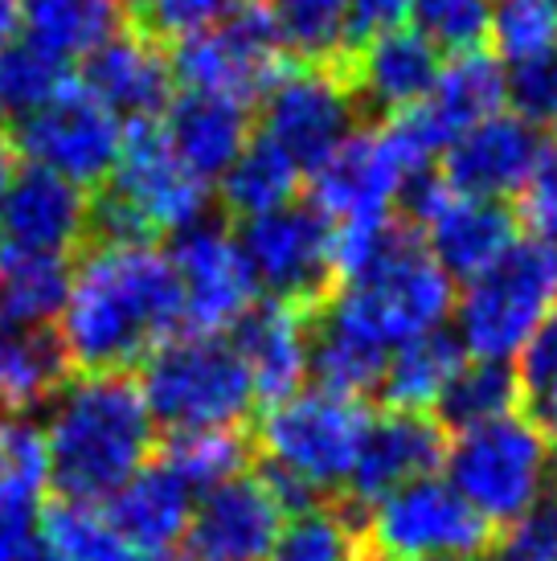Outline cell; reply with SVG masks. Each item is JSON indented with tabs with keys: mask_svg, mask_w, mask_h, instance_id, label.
<instances>
[{
	"mask_svg": "<svg viewBox=\"0 0 557 561\" xmlns=\"http://www.w3.org/2000/svg\"><path fill=\"white\" fill-rule=\"evenodd\" d=\"M365 431H370V410L361 398L311 386L287 402L266 405L254 451L263 468L292 476L325 500L349 483Z\"/></svg>",
	"mask_w": 557,
	"mask_h": 561,
	"instance_id": "obj_8",
	"label": "cell"
},
{
	"mask_svg": "<svg viewBox=\"0 0 557 561\" xmlns=\"http://www.w3.org/2000/svg\"><path fill=\"white\" fill-rule=\"evenodd\" d=\"M542 131L521 124L516 115H496L488 124L464 131L459 140H451L439 160V176L464 197L509 205V197H521L528 172L542 157Z\"/></svg>",
	"mask_w": 557,
	"mask_h": 561,
	"instance_id": "obj_21",
	"label": "cell"
},
{
	"mask_svg": "<svg viewBox=\"0 0 557 561\" xmlns=\"http://www.w3.org/2000/svg\"><path fill=\"white\" fill-rule=\"evenodd\" d=\"M172 79L189 94H209L247 107L250 99H263L271 82L287 66V49L263 0L238 4L234 13L214 21L209 30L181 37L169 54Z\"/></svg>",
	"mask_w": 557,
	"mask_h": 561,
	"instance_id": "obj_9",
	"label": "cell"
},
{
	"mask_svg": "<svg viewBox=\"0 0 557 561\" xmlns=\"http://www.w3.org/2000/svg\"><path fill=\"white\" fill-rule=\"evenodd\" d=\"M254 435L247 426H214V431H185V435H169L160 447V463L185 483L193 496H205L221 483L238 480L254 468Z\"/></svg>",
	"mask_w": 557,
	"mask_h": 561,
	"instance_id": "obj_31",
	"label": "cell"
},
{
	"mask_svg": "<svg viewBox=\"0 0 557 561\" xmlns=\"http://www.w3.org/2000/svg\"><path fill=\"white\" fill-rule=\"evenodd\" d=\"M525 405H528V419L537 422L545 435H549V443L557 447V377L545 386L542 393H533Z\"/></svg>",
	"mask_w": 557,
	"mask_h": 561,
	"instance_id": "obj_46",
	"label": "cell"
},
{
	"mask_svg": "<svg viewBox=\"0 0 557 561\" xmlns=\"http://www.w3.org/2000/svg\"><path fill=\"white\" fill-rule=\"evenodd\" d=\"M410 16V0H349V16H344V58L370 46L377 37L394 30H406ZM341 58V62H344Z\"/></svg>",
	"mask_w": 557,
	"mask_h": 561,
	"instance_id": "obj_44",
	"label": "cell"
},
{
	"mask_svg": "<svg viewBox=\"0 0 557 561\" xmlns=\"http://www.w3.org/2000/svg\"><path fill=\"white\" fill-rule=\"evenodd\" d=\"M337 66L349 79L356 107L394 119V115L427 103V94L434 91V79L443 70V54L418 30H394Z\"/></svg>",
	"mask_w": 557,
	"mask_h": 561,
	"instance_id": "obj_23",
	"label": "cell"
},
{
	"mask_svg": "<svg viewBox=\"0 0 557 561\" xmlns=\"http://www.w3.org/2000/svg\"><path fill=\"white\" fill-rule=\"evenodd\" d=\"M451 312L455 287L447 271L434 263L410 221H394L370 263L337 283L316 316L389 357L406 341L439 332Z\"/></svg>",
	"mask_w": 557,
	"mask_h": 561,
	"instance_id": "obj_3",
	"label": "cell"
},
{
	"mask_svg": "<svg viewBox=\"0 0 557 561\" xmlns=\"http://www.w3.org/2000/svg\"><path fill=\"white\" fill-rule=\"evenodd\" d=\"M70 62L37 49L25 37H13L0 49V115L25 119L30 111L46 107L54 94L70 87Z\"/></svg>",
	"mask_w": 557,
	"mask_h": 561,
	"instance_id": "obj_39",
	"label": "cell"
},
{
	"mask_svg": "<svg viewBox=\"0 0 557 561\" xmlns=\"http://www.w3.org/2000/svg\"><path fill=\"white\" fill-rule=\"evenodd\" d=\"M66 377L70 365L54 328L0 324V414L30 419L58 398Z\"/></svg>",
	"mask_w": 557,
	"mask_h": 561,
	"instance_id": "obj_27",
	"label": "cell"
},
{
	"mask_svg": "<svg viewBox=\"0 0 557 561\" xmlns=\"http://www.w3.org/2000/svg\"><path fill=\"white\" fill-rule=\"evenodd\" d=\"M238 247L266 299L316 316L337 291V226L316 205H283L242 221Z\"/></svg>",
	"mask_w": 557,
	"mask_h": 561,
	"instance_id": "obj_10",
	"label": "cell"
},
{
	"mask_svg": "<svg viewBox=\"0 0 557 561\" xmlns=\"http://www.w3.org/2000/svg\"><path fill=\"white\" fill-rule=\"evenodd\" d=\"M509 107L533 131H557V54L509 70Z\"/></svg>",
	"mask_w": 557,
	"mask_h": 561,
	"instance_id": "obj_41",
	"label": "cell"
},
{
	"mask_svg": "<svg viewBox=\"0 0 557 561\" xmlns=\"http://www.w3.org/2000/svg\"><path fill=\"white\" fill-rule=\"evenodd\" d=\"M467 353L451 332H427L418 341H406L394 348L382 369L377 393L386 410H406V414H434V405L451 386V377L464 369Z\"/></svg>",
	"mask_w": 557,
	"mask_h": 561,
	"instance_id": "obj_28",
	"label": "cell"
},
{
	"mask_svg": "<svg viewBox=\"0 0 557 561\" xmlns=\"http://www.w3.org/2000/svg\"><path fill=\"white\" fill-rule=\"evenodd\" d=\"M115 4H120L124 13H144V9H148V0H115Z\"/></svg>",
	"mask_w": 557,
	"mask_h": 561,
	"instance_id": "obj_51",
	"label": "cell"
},
{
	"mask_svg": "<svg viewBox=\"0 0 557 561\" xmlns=\"http://www.w3.org/2000/svg\"><path fill=\"white\" fill-rule=\"evenodd\" d=\"M516 381H521V398H533V393H542L549 381L557 377V308L542 320V328L528 336V344L521 348V357H516Z\"/></svg>",
	"mask_w": 557,
	"mask_h": 561,
	"instance_id": "obj_45",
	"label": "cell"
},
{
	"mask_svg": "<svg viewBox=\"0 0 557 561\" xmlns=\"http://www.w3.org/2000/svg\"><path fill=\"white\" fill-rule=\"evenodd\" d=\"M13 21H16L13 0H0V49L13 42Z\"/></svg>",
	"mask_w": 557,
	"mask_h": 561,
	"instance_id": "obj_48",
	"label": "cell"
},
{
	"mask_svg": "<svg viewBox=\"0 0 557 561\" xmlns=\"http://www.w3.org/2000/svg\"><path fill=\"white\" fill-rule=\"evenodd\" d=\"M181 332L185 304L164 250L152 242L87 247L54 332L75 374H124Z\"/></svg>",
	"mask_w": 557,
	"mask_h": 561,
	"instance_id": "obj_1",
	"label": "cell"
},
{
	"mask_svg": "<svg viewBox=\"0 0 557 561\" xmlns=\"http://www.w3.org/2000/svg\"><path fill=\"white\" fill-rule=\"evenodd\" d=\"M361 561H386V558H377V553H365V558H361Z\"/></svg>",
	"mask_w": 557,
	"mask_h": 561,
	"instance_id": "obj_53",
	"label": "cell"
},
{
	"mask_svg": "<svg viewBox=\"0 0 557 561\" xmlns=\"http://www.w3.org/2000/svg\"><path fill=\"white\" fill-rule=\"evenodd\" d=\"M21 561H58V558H54V553H49V546H46V541H37V546H33L30 553H25V558H21Z\"/></svg>",
	"mask_w": 557,
	"mask_h": 561,
	"instance_id": "obj_49",
	"label": "cell"
},
{
	"mask_svg": "<svg viewBox=\"0 0 557 561\" xmlns=\"http://www.w3.org/2000/svg\"><path fill=\"white\" fill-rule=\"evenodd\" d=\"M234 353L242 357L254 402L278 405L304 390L311 374V316L275 299L254 304L234 324Z\"/></svg>",
	"mask_w": 557,
	"mask_h": 561,
	"instance_id": "obj_22",
	"label": "cell"
},
{
	"mask_svg": "<svg viewBox=\"0 0 557 561\" xmlns=\"http://www.w3.org/2000/svg\"><path fill=\"white\" fill-rule=\"evenodd\" d=\"M139 393L156 426L169 435L242 426L254 410V390L242 357L221 336H172L144 357Z\"/></svg>",
	"mask_w": 557,
	"mask_h": 561,
	"instance_id": "obj_7",
	"label": "cell"
},
{
	"mask_svg": "<svg viewBox=\"0 0 557 561\" xmlns=\"http://www.w3.org/2000/svg\"><path fill=\"white\" fill-rule=\"evenodd\" d=\"M25 42L62 62L87 58L107 37L124 30V9L115 0H16Z\"/></svg>",
	"mask_w": 557,
	"mask_h": 561,
	"instance_id": "obj_29",
	"label": "cell"
},
{
	"mask_svg": "<svg viewBox=\"0 0 557 561\" xmlns=\"http://www.w3.org/2000/svg\"><path fill=\"white\" fill-rule=\"evenodd\" d=\"M365 553H370L365 513L341 500L287 516L266 561H361Z\"/></svg>",
	"mask_w": 557,
	"mask_h": 561,
	"instance_id": "obj_34",
	"label": "cell"
},
{
	"mask_svg": "<svg viewBox=\"0 0 557 561\" xmlns=\"http://www.w3.org/2000/svg\"><path fill=\"white\" fill-rule=\"evenodd\" d=\"M70 263L42 254H9L0 250V324L49 328L70 296Z\"/></svg>",
	"mask_w": 557,
	"mask_h": 561,
	"instance_id": "obj_32",
	"label": "cell"
},
{
	"mask_svg": "<svg viewBox=\"0 0 557 561\" xmlns=\"http://www.w3.org/2000/svg\"><path fill=\"white\" fill-rule=\"evenodd\" d=\"M217 181H221V205L242 221L263 218L271 209H283L299 193L295 160L283 148H275L266 136H250L247 148L238 152V160Z\"/></svg>",
	"mask_w": 557,
	"mask_h": 561,
	"instance_id": "obj_33",
	"label": "cell"
},
{
	"mask_svg": "<svg viewBox=\"0 0 557 561\" xmlns=\"http://www.w3.org/2000/svg\"><path fill=\"white\" fill-rule=\"evenodd\" d=\"M451 488L488 529H512L554 496L557 447L528 414H509L447 443Z\"/></svg>",
	"mask_w": 557,
	"mask_h": 561,
	"instance_id": "obj_5",
	"label": "cell"
},
{
	"mask_svg": "<svg viewBox=\"0 0 557 561\" xmlns=\"http://www.w3.org/2000/svg\"><path fill=\"white\" fill-rule=\"evenodd\" d=\"M42 541L58 561H132V549L111 525L107 508L82 500H54L37 520Z\"/></svg>",
	"mask_w": 557,
	"mask_h": 561,
	"instance_id": "obj_36",
	"label": "cell"
},
{
	"mask_svg": "<svg viewBox=\"0 0 557 561\" xmlns=\"http://www.w3.org/2000/svg\"><path fill=\"white\" fill-rule=\"evenodd\" d=\"M554 496H557V468H554Z\"/></svg>",
	"mask_w": 557,
	"mask_h": 561,
	"instance_id": "obj_55",
	"label": "cell"
},
{
	"mask_svg": "<svg viewBox=\"0 0 557 561\" xmlns=\"http://www.w3.org/2000/svg\"><path fill=\"white\" fill-rule=\"evenodd\" d=\"M209 214V181L181 164L160 119L124 131L120 164L91 197V247H132L181 234Z\"/></svg>",
	"mask_w": 557,
	"mask_h": 561,
	"instance_id": "obj_4",
	"label": "cell"
},
{
	"mask_svg": "<svg viewBox=\"0 0 557 561\" xmlns=\"http://www.w3.org/2000/svg\"><path fill=\"white\" fill-rule=\"evenodd\" d=\"M447 463V431L434 414H406L386 410L382 419H370L356 468L344 483V504L356 513H370L373 504L394 496L398 488L431 480Z\"/></svg>",
	"mask_w": 557,
	"mask_h": 561,
	"instance_id": "obj_18",
	"label": "cell"
},
{
	"mask_svg": "<svg viewBox=\"0 0 557 561\" xmlns=\"http://www.w3.org/2000/svg\"><path fill=\"white\" fill-rule=\"evenodd\" d=\"M107 516L127 541V549H139L144 558L172 553L177 541H185L189 520H193V492L156 459V463H144L111 496Z\"/></svg>",
	"mask_w": 557,
	"mask_h": 561,
	"instance_id": "obj_24",
	"label": "cell"
},
{
	"mask_svg": "<svg viewBox=\"0 0 557 561\" xmlns=\"http://www.w3.org/2000/svg\"><path fill=\"white\" fill-rule=\"evenodd\" d=\"M49 483L46 435L33 419L0 414V513L33 508Z\"/></svg>",
	"mask_w": 557,
	"mask_h": 561,
	"instance_id": "obj_38",
	"label": "cell"
},
{
	"mask_svg": "<svg viewBox=\"0 0 557 561\" xmlns=\"http://www.w3.org/2000/svg\"><path fill=\"white\" fill-rule=\"evenodd\" d=\"M504 107H509V70L488 49L455 54L451 62H443L434 91L422 103V111L447 140H459L471 127L504 115Z\"/></svg>",
	"mask_w": 557,
	"mask_h": 561,
	"instance_id": "obj_26",
	"label": "cell"
},
{
	"mask_svg": "<svg viewBox=\"0 0 557 561\" xmlns=\"http://www.w3.org/2000/svg\"><path fill=\"white\" fill-rule=\"evenodd\" d=\"M484 561H557V496L488 546Z\"/></svg>",
	"mask_w": 557,
	"mask_h": 561,
	"instance_id": "obj_43",
	"label": "cell"
},
{
	"mask_svg": "<svg viewBox=\"0 0 557 561\" xmlns=\"http://www.w3.org/2000/svg\"><path fill=\"white\" fill-rule=\"evenodd\" d=\"M278 30V42L295 62L337 66L344 58L349 0H263Z\"/></svg>",
	"mask_w": 557,
	"mask_h": 561,
	"instance_id": "obj_35",
	"label": "cell"
},
{
	"mask_svg": "<svg viewBox=\"0 0 557 561\" xmlns=\"http://www.w3.org/2000/svg\"><path fill=\"white\" fill-rule=\"evenodd\" d=\"M365 537L377 558L427 561L459 558L476 561L492 546V529L447 480H418L365 513Z\"/></svg>",
	"mask_w": 557,
	"mask_h": 561,
	"instance_id": "obj_11",
	"label": "cell"
},
{
	"mask_svg": "<svg viewBox=\"0 0 557 561\" xmlns=\"http://www.w3.org/2000/svg\"><path fill=\"white\" fill-rule=\"evenodd\" d=\"M172 66L144 30H120L82 58V91H91L120 124H156L172 103Z\"/></svg>",
	"mask_w": 557,
	"mask_h": 561,
	"instance_id": "obj_20",
	"label": "cell"
},
{
	"mask_svg": "<svg viewBox=\"0 0 557 561\" xmlns=\"http://www.w3.org/2000/svg\"><path fill=\"white\" fill-rule=\"evenodd\" d=\"M226 4H230V13H234V9H238V4H250V0H226Z\"/></svg>",
	"mask_w": 557,
	"mask_h": 561,
	"instance_id": "obj_52",
	"label": "cell"
},
{
	"mask_svg": "<svg viewBox=\"0 0 557 561\" xmlns=\"http://www.w3.org/2000/svg\"><path fill=\"white\" fill-rule=\"evenodd\" d=\"M169 259L181 283L189 336H221L259 304V287L238 247V234L221 221L205 218L181 230Z\"/></svg>",
	"mask_w": 557,
	"mask_h": 561,
	"instance_id": "obj_15",
	"label": "cell"
},
{
	"mask_svg": "<svg viewBox=\"0 0 557 561\" xmlns=\"http://www.w3.org/2000/svg\"><path fill=\"white\" fill-rule=\"evenodd\" d=\"M283 508L259 476H238L214 492L197 496L189 520V558L193 561H266L283 529Z\"/></svg>",
	"mask_w": 557,
	"mask_h": 561,
	"instance_id": "obj_19",
	"label": "cell"
},
{
	"mask_svg": "<svg viewBox=\"0 0 557 561\" xmlns=\"http://www.w3.org/2000/svg\"><path fill=\"white\" fill-rule=\"evenodd\" d=\"M516 221H525L528 238H542L557 247V136L542 144V157L521 188Z\"/></svg>",
	"mask_w": 557,
	"mask_h": 561,
	"instance_id": "obj_42",
	"label": "cell"
},
{
	"mask_svg": "<svg viewBox=\"0 0 557 561\" xmlns=\"http://www.w3.org/2000/svg\"><path fill=\"white\" fill-rule=\"evenodd\" d=\"M124 131L127 127L91 91H82V82H70L46 107L16 119L9 136L16 157H25L33 169L54 172L78 188H99L120 164Z\"/></svg>",
	"mask_w": 557,
	"mask_h": 561,
	"instance_id": "obj_12",
	"label": "cell"
},
{
	"mask_svg": "<svg viewBox=\"0 0 557 561\" xmlns=\"http://www.w3.org/2000/svg\"><path fill=\"white\" fill-rule=\"evenodd\" d=\"M132 561H193L189 553H148V558H132Z\"/></svg>",
	"mask_w": 557,
	"mask_h": 561,
	"instance_id": "obj_50",
	"label": "cell"
},
{
	"mask_svg": "<svg viewBox=\"0 0 557 561\" xmlns=\"http://www.w3.org/2000/svg\"><path fill=\"white\" fill-rule=\"evenodd\" d=\"M427 561H459V558H427Z\"/></svg>",
	"mask_w": 557,
	"mask_h": 561,
	"instance_id": "obj_54",
	"label": "cell"
},
{
	"mask_svg": "<svg viewBox=\"0 0 557 561\" xmlns=\"http://www.w3.org/2000/svg\"><path fill=\"white\" fill-rule=\"evenodd\" d=\"M488 13L492 0H410L418 33L439 54H471L488 42Z\"/></svg>",
	"mask_w": 557,
	"mask_h": 561,
	"instance_id": "obj_40",
	"label": "cell"
},
{
	"mask_svg": "<svg viewBox=\"0 0 557 561\" xmlns=\"http://www.w3.org/2000/svg\"><path fill=\"white\" fill-rule=\"evenodd\" d=\"M349 79L341 66L287 62L263 94V136L295 160V169L316 172L349 136L361 131Z\"/></svg>",
	"mask_w": 557,
	"mask_h": 561,
	"instance_id": "obj_14",
	"label": "cell"
},
{
	"mask_svg": "<svg viewBox=\"0 0 557 561\" xmlns=\"http://www.w3.org/2000/svg\"><path fill=\"white\" fill-rule=\"evenodd\" d=\"M13 172H16V148H13V136H9L4 119H0V202H4V193L13 185Z\"/></svg>",
	"mask_w": 557,
	"mask_h": 561,
	"instance_id": "obj_47",
	"label": "cell"
},
{
	"mask_svg": "<svg viewBox=\"0 0 557 561\" xmlns=\"http://www.w3.org/2000/svg\"><path fill=\"white\" fill-rule=\"evenodd\" d=\"M160 119H164L160 131H164L169 148L202 181L221 176L250 140L247 107L209 99V94H177Z\"/></svg>",
	"mask_w": 557,
	"mask_h": 561,
	"instance_id": "obj_25",
	"label": "cell"
},
{
	"mask_svg": "<svg viewBox=\"0 0 557 561\" xmlns=\"http://www.w3.org/2000/svg\"><path fill=\"white\" fill-rule=\"evenodd\" d=\"M91 247V193L46 169L13 172L0 202V250L70 259Z\"/></svg>",
	"mask_w": 557,
	"mask_h": 561,
	"instance_id": "obj_17",
	"label": "cell"
},
{
	"mask_svg": "<svg viewBox=\"0 0 557 561\" xmlns=\"http://www.w3.org/2000/svg\"><path fill=\"white\" fill-rule=\"evenodd\" d=\"M402 205L406 221L418 230L422 247L447 271L451 283L484 275L521 238V221L512 205L464 197L443 185L439 172H422L414 181H406Z\"/></svg>",
	"mask_w": 557,
	"mask_h": 561,
	"instance_id": "obj_13",
	"label": "cell"
},
{
	"mask_svg": "<svg viewBox=\"0 0 557 561\" xmlns=\"http://www.w3.org/2000/svg\"><path fill=\"white\" fill-rule=\"evenodd\" d=\"M521 381L509 360H464V369L451 377L439 405H434V422L443 431L467 435L480 431L488 422H500L509 414H521Z\"/></svg>",
	"mask_w": 557,
	"mask_h": 561,
	"instance_id": "obj_30",
	"label": "cell"
},
{
	"mask_svg": "<svg viewBox=\"0 0 557 561\" xmlns=\"http://www.w3.org/2000/svg\"><path fill=\"white\" fill-rule=\"evenodd\" d=\"M406 181L410 172L394 157L386 131L361 127L311 172V205L337 230L370 226V221L394 218V205L402 202Z\"/></svg>",
	"mask_w": 557,
	"mask_h": 561,
	"instance_id": "obj_16",
	"label": "cell"
},
{
	"mask_svg": "<svg viewBox=\"0 0 557 561\" xmlns=\"http://www.w3.org/2000/svg\"><path fill=\"white\" fill-rule=\"evenodd\" d=\"M557 308V247L516 238L504 259L467 279L455 299V341L471 360H516Z\"/></svg>",
	"mask_w": 557,
	"mask_h": 561,
	"instance_id": "obj_6",
	"label": "cell"
},
{
	"mask_svg": "<svg viewBox=\"0 0 557 561\" xmlns=\"http://www.w3.org/2000/svg\"><path fill=\"white\" fill-rule=\"evenodd\" d=\"M46 459L62 500L99 504L115 496L156 451V422L127 374L66 381L49 402Z\"/></svg>",
	"mask_w": 557,
	"mask_h": 561,
	"instance_id": "obj_2",
	"label": "cell"
},
{
	"mask_svg": "<svg viewBox=\"0 0 557 561\" xmlns=\"http://www.w3.org/2000/svg\"><path fill=\"white\" fill-rule=\"evenodd\" d=\"M488 46L504 70L557 54V0H492Z\"/></svg>",
	"mask_w": 557,
	"mask_h": 561,
	"instance_id": "obj_37",
	"label": "cell"
}]
</instances>
